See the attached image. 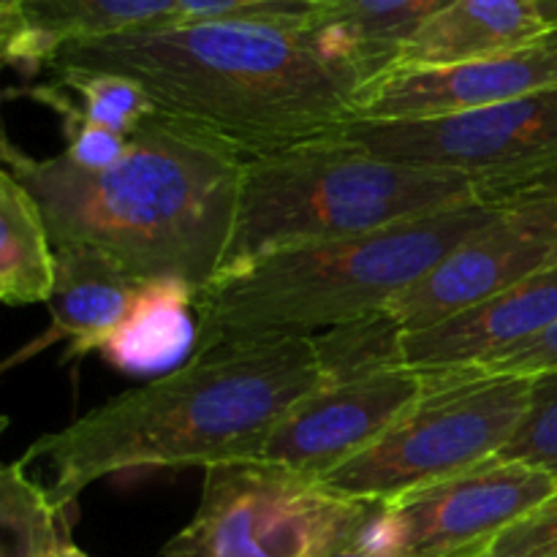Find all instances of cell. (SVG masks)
Wrapping results in <instances>:
<instances>
[{
    "label": "cell",
    "mask_w": 557,
    "mask_h": 557,
    "mask_svg": "<svg viewBox=\"0 0 557 557\" xmlns=\"http://www.w3.org/2000/svg\"><path fill=\"white\" fill-rule=\"evenodd\" d=\"M54 69L134 79L158 117L243 161L332 139L357 87L281 22H172L65 47Z\"/></svg>",
    "instance_id": "1"
},
{
    "label": "cell",
    "mask_w": 557,
    "mask_h": 557,
    "mask_svg": "<svg viewBox=\"0 0 557 557\" xmlns=\"http://www.w3.org/2000/svg\"><path fill=\"white\" fill-rule=\"evenodd\" d=\"M3 158L36 199L54 250H92L136 286L180 281L196 292L226 261L245 161L163 117L131 136L123 158L101 172L63 152L30 158L9 139Z\"/></svg>",
    "instance_id": "2"
},
{
    "label": "cell",
    "mask_w": 557,
    "mask_h": 557,
    "mask_svg": "<svg viewBox=\"0 0 557 557\" xmlns=\"http://www.w3.org/2000/svg\"><path fill=\"white\" fill-rule=\"evenodd\" d=\"M324 384L313 337L221 348L41 435L20 460L47 462V493L65 515L82 490L120 473L253 460L277 422Z\"/></svg>",
    "instance_id": "3"
},
{
    "label": "cell",
    "mask_w": 557,
    "mask_h": 557,
    "mask_svg": "<svg viewBox=\"0 0 557 557\" xmlns=\"http://www.w3.org/2000/svg\"><path fill=\"white\" fill-rule=\"evenodd\" d=\"M506 199L509 194L357 237L294 245L221 272L196 297L194 357L248 343L315 337L381 313L498 218Z\"/></svg>",
    "instance_id": "4"
},
{
    "label": "cell",
    "mask_w": 557,
    "mask_h": 557,
    "mask_svg": "<svg viewBox=\"0 0 557 557\" xmlns=\"http://www.w3.org/2000/svg\"><path fill=\"white\" fill-rule=\"evenodd\" d=\"M495 196L506 194L444 169L384 161L341 139L256 158L245 161L221 272L294 245L357 237Z\"/></svg>",
    "instance_id": "5"
},
{
    "label": "cell",
    "mask_w": 557,
    "mask_h": 557,
    "mask_svg": "<svg viewBox=\"0 0 557 557\" xmlns=\"http://www.w3.org/2000/svg\"><path fill=\"white\" fill-rule=\"evenodd\" d=\"M533 375L435 370L428 392L321 484L368 504H392L500 455L531 397Z\"/></svg>",
    "instance_id": "6"
},
{
    "label": "cell",
    "mask_w": 557,
    "mask_h": 557,
    "mask_svg": "<svg viewBox=\"0 0 557 557\" xmlns=\"http://www.w3.org/2000/svg\"><path fill=\"white\" fill-rule=\"evenodd\" d=\"M375 504L259 460L205 468L196 515L163 557H326L354 542Z\"/></svg>",
    "instance_id": "7"
},
{
    "label": "cell",
    "mask_w": 557,
    "mask_h": 557,
    "mask_svg": "<svg viewBox=\"0 0 557 557\" xmlns=\"http://www.w3.org/2000/svg\"><path fill=\"white\" fill-rule=\"evenodd\" d=\"M332 139L384 161L444 169L511 194L557 177V87L444 117L351 120Z\"/></svg>",
    "instance_id": "8"
},
{
    "label": "cell",
    "mask_w": 557,
    "mask_h": 557,
    "mask_svg": "<svg viewBox=\"0 0 557 557\" xmlns=\"http://www.w3.org/2000/svg\"><path fill=\"white\" fill-rule=\"evenodd\" d=\"M557 264V177L511 190L498 218L457 245L386 308L403 332L430 330Z\"/></svg>",
    "instance_id": "9"
},
{
    "label": "cell",
    "mask_w": 557,
    "mask_h": 557,
    "mask_svg": "<svg viewBox=\"0 0 557 557\" xmlns=\"http://www.w3.org/2000/svg\"><path fill=\"white\" fill-rule=\"evenodd\" d=\"M555 495L549 473L493 457L384 506L403 557H482Z\"/></svg>",
    "instance_id": "10"
},
{
    "label": "cell",
    "mask_w": 557,
    "mask_h": 557,
    "mask_svg": "<svg viewBox=\"0 0 557 557\" xmlns=\"http://www.w3.org/2000/svg\"><path fill=\"white\" fill-rule=\"evenodd\" d=\"M430 379L428 370L400 364L324 384L277 422L253 460L321 482L373 446L428 392Z\"/></svg>",
    "instance_id": "11"
},
{
    "label": "cell",
    "mask_w": 557,
    "mask_h": 557,
    "mask_svg": "<svg viewBox=\"0 0 557 557\" xmlns=\"http://www.w3.org/2000/svg\"><path fill=\"white\" fill-rule=\"evenodd\" d=\"M557 87V25L520 47L433 69H395L354 96L359 123H400L471 112Z\"/></svg>",
    "instance_id": "12"
},
{
    "label": "cell",
    "mask_w": 557,
    "mask_h": 557,
    "mask_svg": "<svg viewBox=\"0 0 557 557\" xmlns=\"http://www.w3.org/2000/svg\"><path fill=\"white\" fill-rule=\"evenodd\" d=\"M557 324V264L430 330L403 332L400 359L413 370H466Z\"/></svg>",
    "instance_id": "13"
},
{
    "label": "cell",
    "mask_w": 557,
    "mask_h": 557,
    "mask_svg": "<svg viewBox=\"0 0 557 557\" xmlns=\"http://www.w3.org/2000/svg\"><path fill=\"white\" fill-rule=\"evenodd\" d=\"M172 22H180L177 0H3V58L36 74L65 47Z\"/></svg>",
    "instance_id": "14"
},
{
    "label": "cell",
    "mask_w": 557,
    "mask_h": 557,
    "mask_svg": "<svg viewBox=\"0 0 557 557\" xmlns=\"http://www.w3.org/2000/svg\"><path fill=\"white\" fill-rule=\"evenodd\" d=\"M451 0H321L299 25L308 47L354 87L395 65L397 54Z\"/></svg>",
    "instance_id": "15"
},
{
    "label": "cell",
    "mask_w": 557,
    "mask_h": 557,
    "mask_svg": "<svg viewBox=\"0 0 557 557\" xmlns=\"http://www.w3.org/2000/svg\"><path fill=\"white\" fill-rule=\"evenodd\" d=\"M136 288L139 286L128 281L112 261L92 250H58V283L49 299L52 326L36 343V348L69 341V359L98 351L123 324Z\"/></svg>",
    "instance_id": "16"
},
{
    "label": "cell",
    "mask_w": 557,
    "mask_h": 557,
    "mask_svg": "<svg viewBox=\"0 0 557 557\" xmlns=\"http://www.w3.org/2000/svg\"><path fill=\"white\" fill-rule=\"evenodd\" d=\"M531 0H451L397 54L395 69H433L520 47L544 30Z\"/></svg>",
    "instance_id": "17"
},
{
    "label": "cell",
    "mask_w": 557,
    "mask_h": 557,
    "mask_svg": "<svg viewBox=\"0 0 557 557\" xmlns=\"http://www.w3.org/2000/svg\"><path fill=\"white\" fill-rule=\"evenodd\" d=\"M199 292L180 281H152L136 288L123 324L98 348L112 368L131 375L172 373L194 357L199 341Z\"/></svg>",
    "instance_id": "18"
},
{
    "label": "cell",
    "mask_w": 557,
    "mask_h": 557,
    "mask_svg": "<svg viewBox=\"0 0 557 557\" xmlns=\"http://www.w3.org/2000/svg\"><path fill=\"white\" fill-rule=\"evenodd\" d=\"M58 283V250L30 190L0 172V299L27 308L52 299Z\"/></svg>",
    "instance_id": "19"
},
{
    "label": "cell",
    "mask_w": 557,
    "mask_h": 557,
    "mask_svg": "<svg viewBox=\"0 0 557 557\" xmlns=\"http://www.w3.org/2000/svg\"><path fill=\"white\" fill-rule=\"evenodd\" d=\"M400 337L403 330L386 310L315 335L313 341L326 384L359 379L375 370L400 368Z\"/></svg>",
    "instance_id": "20"
},
{
    "label": "cell",
    "mask_w": 557,
    "mask_h": 557,
    "mask_svg": "<svg viewBox=\"0 0 557 557\" xmlns=\"http://www.w3.org/2000/svg\"><path fill=\"white\" fill-rule=\"evenodd\" d=\"M54 82L74 98L90 123L128 139L158 117L150 96L128 76L90 69H54Z\"/></svg>",
    "instance_id": "21"
},
{
    "label": "cell",
    "mask_w": 557,
    "mask_h": 557,
    "mask_svg": "<svg viewBox=\"0 0 557 557\" xmlns=\"http://www.w3.org/2000/svg\"><path fill=\"white\" fill-rule=\"evenodd\" d=\"M498 457L557 479V370L533 375L525 413Z\"/></svg>",
    "instance_id": "22"
},
{
    "label": "cell",
    "mask_w": 557,
    "mask_h": 557,
    "mask_svg": "<svg viewBox=\"0 0 557 557\" xmlns=\"http://www.w3.org/2000/svg\"><path fill=\"white\" fill-rule=\"evenodd\" d=\"M180 22H281L302 25L321 0H177Z\"/></svg>",
    "instance_id": "23"
},
{
    "label": "cell",
    "mask_w": 557,
    "mask_h": 557,
    "mask_svg": "<svg viewBox=\"0 0 557 557\" xmlns=\"http://www.w3.org/2000/svg\"><path fill=\"white\" fill-rule=\"evenodd\" d=\"M482 557H557V495L509 528Z\"/></svg>",
    "instance_id": "24"
},
{
    "label": "cell",
    "mask_w": 557,
    "mask_h": 557,
    "mask_svg": "<svg viewBox=\"0 0 557 557\" xmlns=\"http://www.w3.org/2000/svg\"><path fill=\"white\" fill-rule=\"evenodd\" d=\"M466 370H484V373H511V375H536L557 370V324L542 335L509 348V351L490 357L484 362Z\"/></svg>",
    "instance_id": "25"
},
{
    "label": "cell",
    "mask_w": 557,
    "mask_h": 557,
    "mask_svg": "<svg viewBox=\"0 0 557 557\" xmlns=\"http://www.w3.org/2000/svg\"><path fill=\"white\" fill-rule=\"evenodd\" d=\"M326 557H397V555H381V553H373V549L362 547V544H359L357 539H354V542H348L346 547L335 549V553L326 555Z\"/></svg>",
    "instance_id": "26"
},
{
    "label": "cell",
    "mask_w": 557,
    "mask_h": 557,
    "mask_svg": "<svg viewBox=\"0 0 557 557\" xmlns=\"http://www.w3.org/2000/svg\"><path fill=\"white\" fill-rule=\"evenodd\" d=\"M544 25H557V0H531Z\"/></svg>",
    "instance_id": "27"
},
{
    "label": "cell",
    "mask_w": 557,
    "mask_h": 557,
    "mask_svg": "<svg viewBox=\"0 0 557 557\" xmlns=\"http://www.w3.org/2000/svg\"><path fill=\"white\" fill-rule=\"evenodd\" d=\"M47 557H87V555L82 553V549L76 547V544H71V542H69V536H65L63 542H60L58 547H54L52 553H49Z\"/></svg>",
    "instance_id": "28"
}]
</instances>
